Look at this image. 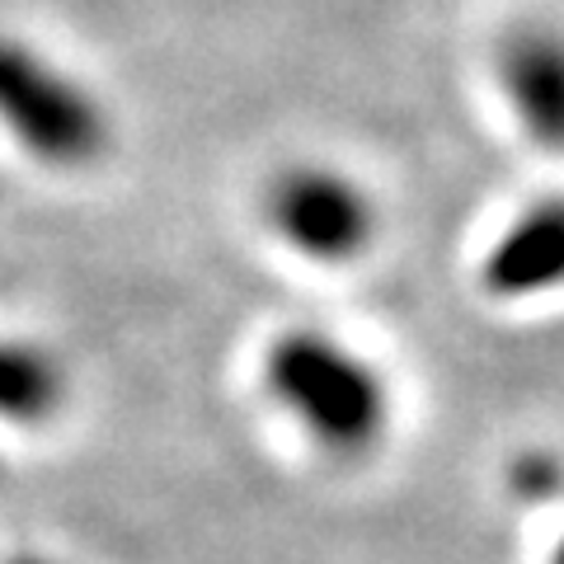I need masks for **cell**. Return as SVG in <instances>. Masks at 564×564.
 Listing matches in <instances>:
<instances>
[{"label":"cell","instance_id":"obj_5","mask_svg":"<svg viewBox=\"0 0 564 564\" xmlns=\"http://www.w3.org/2000/svg\"><path fill=\"white\" fill-rule=\"evenodd\" d=\"M480 288L494 302H536L564 288V198L522 207L480 259Z\"/></svg>","mask_w":564,"mask_h":564},{"label":"cell","instance_id":"obj_8","mask_svg":"<svg viewBox=\"0 0 564 564\" xmlns=\"http://www.w3.org/2000/svg\"><path fill=\"white\" fill-rule=\"evenodd\" d=\"M551 564H564V532H560V541H555V560Z\"/></svg>","mask_w":564,"mask_h":564},{"label":"cell","instance_id":"obj_4","mask_svg":"<svg viewBox=\"0 0 564 564\" xmlns=\"http://www.w3.org/2000/svg\"><path fill=\"white\" fill-rule=\"evenodd\" d=\"M494 70H499V90L527 141L545 155H564V29H513L494 57Z\"/></svg>","mask_w":564,"mask_h":564},{"label":"cell","instance_id":"obj_9","mask_svg":"<svg viewBox=\"0 0 564 564\" xmlns=\"http://www.w3.org/2000/svg\"><path fill=\"white\" fill-rule=\"evenodd\" d=\"M24 564H33V560H24Z\"/></svg>","mask_w":564,"mask_h":564},{"label":"cell","instance_id":"obj_1","mask_svg":"<svg viewBox=\"0 0 564 564\" xmlns=\"http://www.w3.org/2000/svg\"><path fill=\"white\" fill-rule=\"evenodd\" d=\"M263 391L329 452H367L391 414L381 372L325 329L278 334L263 352Z\"/></svg>","mask_w":564,"mask_h":564},{"label":"cell","instance_id":"obj_2","mask_svg":"<svg viewBox=\"0 0 564 564\" xmlns=\"http://www.w3.org/2000/svg\"><path fill=\"white\" fill-rule=\"evenodd\" d=\"M0 132L33 165L80 174L109 155V109L80 76L20 39H0Z\"/></svg>","mask_w":564,"mask_h":564},{"label":"cell","instance_id":"obj_6","mask_svg":"<svg viewBox=\"0 0 564 564\" xmlns=\"http://www.w3.org/2000/svg\"><path fill=\"white\" fill-rule=\"evenodd\" d=\"M62 395H66V381L47 348L0 339V419L43 423L62 404Z\"/></svg>","mask_w":564,"mask_h":564},{"label":"cell","instance_id":"obj_3","mask_svg":"<svg viewBox=\"0 0 564 564\" xmlns=\"http://www.w3.org/2000/svg\"><path fill=\"white\" fill-rule=\"evenodd\" d=\"M263 217H269L273 236L325 269H339L372 250L377 240V203L352 174L302 161L278 170L269 188H263Z\"/></svg>","mask_w":564,"mask_h":564},{"label":"cell","instance_id":"obj_7","mask_svg":"<svg viewBox=\"0 0 564 564\" xmlns=\"http://www.w3.org/2000/svg\"><path fill=\"white\" fill-rule=\"evenodd\" d=\"M513 489L527 503H555L564 499V462L551 452H527L513 466Z\"/></svg>","mask_w":564,"mask_h":564}]
</instances>
